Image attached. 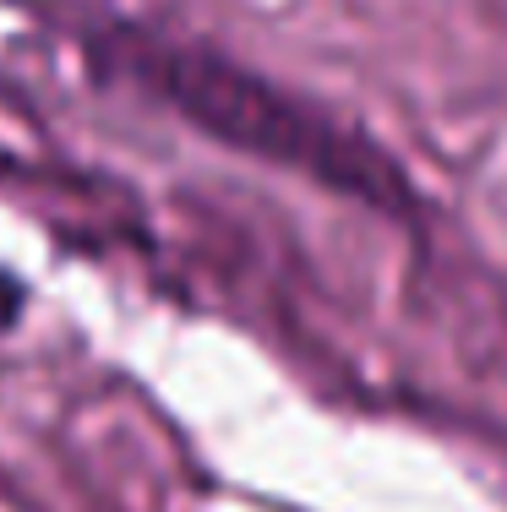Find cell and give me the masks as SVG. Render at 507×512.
<instances>
[{"instance_id":"6da1fadb","label":"cell","mask_w":507,"mask_h":512,"mask_svg":"<svg viewBox=\"0 0 507 512\" xmlns=\"http://www.w3.org/2000/svg\"><path fill=\"white\" fill-rule=\"evenodd\" d=\"M82 55L104 82L142 93L148 104L169 109L191 131L224 142V148L273 164L284 175L317 180L322 191H338L349 202H366L377 213L404 218L415 207V191L398 175V164L300 93L268 82L262 71L240 66L208 44H180L142 28H99L82 33Z\"/></svg>"},{"instance_id":"7a4b0ae2","label":"cell","mask_w":507,"mask_h":512,"mask_svg":"<svg viewBox=\"0 0 507 512\" xmlns=\"http://www.w3.org/2000/svg\"><path fill=\"white\" fill-rule=\"evenodd\" d=\"M22 311H28V289H22V278L11 267H0V338L22 322Z\"/></svg>"}]
</instances>
